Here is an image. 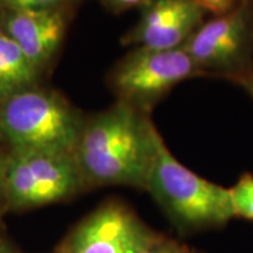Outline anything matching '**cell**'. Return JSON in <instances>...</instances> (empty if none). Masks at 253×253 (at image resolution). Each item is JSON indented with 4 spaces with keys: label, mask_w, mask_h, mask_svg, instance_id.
Wrapping results in <instances>:
<instances>
[{
    "label": "cell",
    "mask_w": 253,
    "mask_h": 253,
    "mask_svg": "<svg viewBox=\"0 0 253 253\" xmlns=\"http://www.w3.org/2000/svg\"><path fill=\"white\" fill-rule=\"evenodd\" d=\"M160 137L149 114L120 101L84 118L73 153L84 189L126 186L145 191Z\"/></svg>",
    "instance_id": "obj_1"
},
{
    "label": "cell",
    "mask_w": 253,
    "mask_h": 253,
    "mask_svg": "<svg viewBox=\"0 0 253 253\" xmlns=\"http://www.w3.org/2000/svg\"><path fill=\"white\" fill-rule=\"evenodd\" d=\"M145 191L179 237L221 230L236 218L230 188L209 181L179 162L162 135Z\"/></svg>",
    "instance_id": "obj_2"
},
{
    "label": "cell",
    "mask_w": 253,
    "mask_h": 253,
    "mask_svg": "<svg viewBox=\"0 0 253 253\" xmlns=\"http://www.w3.org/2000/svg\"><path fill=\"white\" fill-rule=\"evenodd\" d=\"M84 121L61 94L37 84L0 103V142L8 150L74 153Z\"/></svg>",
    "instance_id": "obj_3"
},
{
    "label": "cell",
    "mask_w": 253,
    "mask_h": 253,
    "mask_svg": "<svg viewBox=\"0 0 253 253\" xmlns=\"http://www.w3.org/2000/svg\"><path fill=\"white\" fill-rule=\"evenodd\" d=\"M182 48L135 47L110 69L107 84L116 101L149 114L173 88L190 79L203 78Z\"/></svg>",
    "instance_id": "obj_4"
},
{
    "label": "cell",
    "mask_w": 253,
    "mask_h": 253,
    "mask_svg": "<svg viewBox=\"0 0 253 253\" xmlns=\"http://www.w3.org/2000/svg\"><path fill=\"white\" fill-rule=\"evenodd\" d=\"M82 191L73 153L8 150L5 170L7 212L60 203Z\"/></svg>",
    "instance_id": "obj_5"
},
{
    "label": "cell",
    "mask_w": 253,
    "mask_h": 253,
    "mask_svg": "<svg viewBox=\"0 0 253 253\" xmlns=\"http://www.w3.org/2000/svg\"><path fill=\"white\" fill-rule=\"evenodd\" d=\"M204 77L227 81L253 69V13L243 1L204 21L182 47Z\"/></svg>",
    "instance_id": "obj_6"
},
{
    "label": "cell",
    "mask_w": 253,
    "mask_h": 253,
    "mask_svg": "<svg viewBox=\"0 0 253 253\" xmlns=\"http://www.w3.org/2000/svg\"><path fill=\"white\" fill-rule=\"evenodd\" d=\"M160 233L129 205L108 199L84 217L65 243L71 253H137Z\"/></svg>",
    "instance_id": "obj_7"
},
{
    "label": "cell",
    "mask_w": 253,
    "mask_h": 253,
    "mask_svg": "<svg viewBox=\"0 0 253 253\" xmlns=\"http://www.w3.org/2000/svg\"><path fill=\"white\" fill-rule=\"evenodd\" d=\"M205 14L195 0H147L138 21L121 42L134 48H181L204 23Z\"/></svg>",
    "instance_id": "obj_8"
},
{
    "label": "cell",
    "mask_w": 253,
    "mask_h": 253,
    "mask_svg": "<svg viewBox=\"0 0 253 253\" xmlns=\"http://www.w3.org/2000/svg\"><path fill=\"white\" fill-rule=\"evenodd\" d=\"M0 27L41 75L52 65L68 28L65 7L0 12Z\"/></svg>",
    "instance_id": "obj_9"
},
{
    "label": "cell",
    "mask_w": 253,
    "mask_h": 253,
    "mask_svg": "<svg viewBox=\"0 0 253 253\" xmlns=\"http://www.w3.org/2000/svg\"><path fill=\"white\" fill-rule=\"evenodd\" d=\"M41 77L0 27V103L19 91L40 84Z\"/></svg>",
    "instance_id": "obj_10"
},
{
    "label": "cell",
    "mask_w": 253,
    "mask_h": 253,
    "mask_svg": "<svg viewBox=\"0 0 253 253\" xmlns=\"http://www.w3.org/2000/svg\"><path fill=\"white\" fill-rule=\"evenodd\" d=\"M230 191L236 218L253 221V173H242Z\"/></svg>",
    "instance_id": "obj_11"
},
{
    "label": "cell",
    "mask_w": 253,
    "mask_h": 253,
    "mask_svg": "<svg viewBox=\"0 0 253 253\" xmlns=\"http://www.w3.org/2000/svg\"><path fill=\"white\" fill-rule=\"evenodd\" d=\"M73 1L77 0H0V12L65 7Z\"/></svg>",
    "instance_id": "obj_12"
},
{
    "label": "cell",
    "mask_w": 253,
    "mask_h": 253,
    "mask_svg": "<svg viewBox=\"0 0 253 253\" xmlns=\"http://www.w3.org/2000/svg\"><path fill=\"white\" fill-rule=\"evenodd\" d=\"M196 250L190 249L179 240L160 233L153 242L137 253H195Z\"/></svg>",
    "instance_id": "obj_13"
},
{
    "label": "cell",
    "mask_w": 253,
    "mask_h": 253,
    "mask_svg": "<svg viewBox=\"0 0 253 253\" xmlns=\"http://www.w3.org/2000/svg\"><path fill=\"white\" fill-rule=\"evenodd\" d=\"M207 13L214 15L225 14L235 9L244 0H195Z\"/></svg>",
    "instance_id": "obj_14"
},
{
    "label": "cell",
    "mask_w": 253,
    "mask_h": 253,
    "mask_svg": "<svg viewBox=\"0 0 253 253\" xmlns=\"http://www.w3.org/2000/svg\"><path fill=\"white\" fill-rule=\"evenodd\" d=\"M144 1L147 0H101L104 7L115 14L130 9L135 6L142 5Z\"/></svg>",
    "instance_id": "obj_15"
},
{
    "label": "cell",
    "mask_w": 253,
    "mask_h": 253,
    "mask_svg": "<svg viewBox=\"0 0 253 253\" xmlns=\"http://www.w3.org/2000/svg\"><path fill=\"white\" fill-rule=\"evenodd\" d=\"M8 150L1 149L0 148V220H1L2 214L7 212L5 201V170H6V161H7Z\"/></svg>",
    "instance_id": "obj_16"
},
{
    "label": "cell",
    "mask_w": 253,
    "mask_h": 253,
    "mask_svg": "<svg viewBox=\"0 0 253 253\" xmlns=\"http://www.w3.org/2000/svg\"><path fill=\"white\" fill-rule=\"evenodd\" d=\"M231 82L237 84V86H239L240 88H243L253 100V69L245 73V74L240 75L238 78L233 79Z\"/></svg>",
    "instance_id": "obj_17"
},
{
    "label": "cell",
    "mask_w": 253,
    "mask_h": 253,
    "mask_svg": "<svg viewBox=\"0 0 253 253\" xmlns=\"http://www.w3.org/2000/svg\"><path fill=\"white\" fill-rule=\"evenodd\" d=\"M0 253H20L8 240L0 237Z\"/></svg>",
    "instance_id": "obj_18"
},
{
    "label": "cell",
    "mask_w": 253,
    "mask_h": 253,
    "mask_svg": "<svg viewBox=\"0 0 253 253\" xmlns=\"http://www.w3.org/2000/svg\"><path fill=\"white\" fill-rule=\"evenodd\" d=\"M52 253H71V252H69V249H68L67 244H66V243H62V244L58 246L56 250H54V251H53Z\"/></svg>",
    "instance_id": "obj_19"
},
{
    "label": "cell",
    "mask_w": 253,
    "mask_h": 253,
    "mask_svg": "<svg viewBox=\"0 0 253 253\" xmlns=\"http://www.w3.org/2000/svg\"><path fill=\"white\" fill-rule=\"evenodd\" d=\"M195 253H199V252H197V251H196V252H195Z\"/></svg>",
    "instance_id": "obj_20"
},
{
    "label": "cell",
    "mask_w": 253,
    "mask_h": 253,
    "mask_svg": "<svg viewBox=\"0 0 253 253\" xmlns=\"http://www.w3.org/2000/svg\"><path fill=\"white\" fill-rule=\"evenodd\" d=\"M0 223H1V220H0Z\"/></svg>",
    "instance_id": "obj_21"
}]
</instances>
